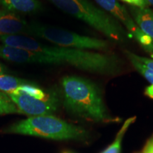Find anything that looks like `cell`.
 <instances>
[{"instance_id": "1", "label": "cell", "mask_w": 153, "mask_h": 153, "mask_svg": "<svg viewBox=\"0 0 153 153\" xmlns=\"http://www.w3.org/2000/svg\"><path fill=\"white\" fill-rule=\"evenodd\" d=\"M0 57L16 63L68 65L105 75L120 72V61L115 55L61 46H51L24 35L1 36Z\"/></svg>"}, {"instance_id": "2", "label": "cell", "mask_w": 153, "mask_h": 153, "mask_svg": "<svg viewBox=\"0 0 153 153\" xmlns=\"http://www.w3.org/2000/svg\"><path fill=\"white\" fill-rule=\"evenodd\" d=\"M65 107L70 114L96 122L109 121L100 89L90 80L78 76L62 78Z\"/></svg>"}, {"instance_id": "3", "label": "cell", "mask_w": 153, "mask_h": 153, "mask_svg": "<svg viewBox=\"0 0 153 153\" xmlns=\"http://www.w3.org/2000/svg\"><path fill=\"white\" fill-rule=\"evenodd\" d=\"M66 14L85 22L116 43H126L131 36L122 25L89 0H48Z\"/></svg>"}, {"instance_id": "4", "label": "cell", "mask_w": 153, "mask_h": 153, "mask_svg": "<svg viewBox=\"0 0 153 153\" xmlns=\"http://www.w3.org/2000/svg\"><path fill=\"white\" fill-rule=\"evenodd\" d=\"M6 132L53 140L77 139L85 135L83 128L53 115L30 116L11 125Z\"/></svg>"}, {"instance_id": "5", "label": "cell", "mask_w": 153, "mask_h": 153, "mask_svg": "<svg viewBox=\"0 0 153 153\" xmlns=\"http://www.w3.org/2000/svg\"><path fill=\"white\" fill-rule=\"evenodd\" d=\"M27 35L42 38L57 46L70 48L85 51H107L110 48V43L105 40L82 36L74 32L37 22L29 24Z\"/></svg>"}, {"instance_id": "6", "label": "cell", "mask_w": 153, "mask_h": 153, "mask_svg": "<svg viewBox=\"0 0 153 153\" xmlns=\"http://www.w3.org/2000/svg\"><path fill=\"white\" fill-rule=\"evenodd\" d=\"M19 112L27 116L52 115L59 106V97L56 91L49 90L43 96H34L19 90L9 94Z\"/></svg>"}, {"instance_id": "7", "label": "cell", "mask_w": 153, "mask_h": 153, "mask_svg": "<svg viewBox=\"0 0 153 153\" xmlns=\"http://www.w3.org/2000/svg\"><path fill=\"white\" fill-rule=\"evenodd\" d=\"M101 8L123 25L131 38H135L145 51L153 55V40L140 29L128 11L118 0H94Z\"/></svg>"}, {"instance_id": "8", "label": "cell", "mask_w": 153, "mask_h": 153, "mask_svg": "<svg viewBox=\"0 0 153 153\" xmlns=\"http://www.w3.org/2000/svg\"><path fill=\"white\" fill-rule=\"evenodd\" d=\"M29 24L13 11L0 10V36L28 34Z\"/></svg>"}, {"instance_id": "9", "label": "cell", "mask_w": 153, "mask_h": 153, "mask_svg": "<svg viewBox=\"0 0 153 153\" xmlns=\"http://www.w3.org/2000/svg\"><path fill=\"white\" fill-rule=\"evenodd\" d=\"M130 12L140 29L153 40V11L148 7H132Z\"/></svg>"}, {"instance_id": "10", "label": "cell", "mask_w": 153, "mask_h": 153, "mask_svg": "<svg viewBox=\"0 0 153 153\" xmlns=\"http://www.w3.org/2000/svg\"><path fill=\"white\" fill-rule=\"evenodd\" d=\"M4 9L21 13H35L43 9V5L38 0H0Z\"/></svg>"}, {"instance_id": "11", "label": "cell", "mask_w": 153, "mask_h": 153, "mask_svg": "<svg viewBox=\"0 0 153 153\" xmlns=\"http://www.w3.org/2000/svg\"><path fill=\"white\" fill-rule=\"evenodd\" d=\"M30 83H32V82L8 75L7 74H0V91L7 94H10L14 92L22 86Z\"/></svg>"}, {"instance_id": "12", "label": "cell", "mask_w": 153, "mask_h": 153, "mask_svg": "<svg viewBox=\"0 0 153 153\" xmlns=\"http://www.w3.org/2000/svg\"><path fill=\"white\" fill-rule=\"evenodd\" d=\"M135 119H136V117L135 116V117L129 118L128 119L126 120L125 123H123V126L121 127V128L118 131L114 142L101 153H120V148H121L122 140H123L124 135H125L127 130L128 129L129 126L135 122Z\"/></svg>"}, {"instance_id": "13", "label": "cell", "mask_w": 153, "mask_h": 153, "mask_svg": "<svg viewBox=\"0 0 153 153\" xmlns=\"http://www.w3.org/2000/svg\"><path fill=\"white\" fill-rule=\"evenodd\" d=\"M124 53L126 55V56L134 66V68L136 69L137 71L142 74L150 83L153 85V70L137 60L135 57V53L128 51H125Z\"/></svg>"}, {"instance_id": "14", "label": "cell", "mask_w": 153, "mask_h": 153, "mask_svg": "<svg viewBox=\"0 0 153 153\" xmlns=\"http://www.w3.org/2000/svg\"><path fill=\"white\" fill-rule=\"evenodd\" d=\"M19 111L9 94L0 91V115L19 114Z\"/></svg>"}, {"instance_id": "15", "label": "cell", "mask_w": 153, "mask_h": 153, "mask_svg": "<svg viewBox=\"0 0 153 153\" xmlns=\"http://www.w3.org/2000/svg\"><path fill=\"white\" fill-rule=\"evenodd\" d=\"M120 1L131 4L133 7H140V8L148 7V6L149 5L146 0H120Z\"/></svg>"}, {"instance_id": "16", "label": "cell", "mask_w": 153, "mask_h": 153, "mask_svg": "<svg viewBox=\"0 0 153 153\" xmlns=\"http://www.w3.org/2000/svg\"><path fill=\"white\" fill-rule=\"evenodd\" d=\"M135 57L139 61H140L141 62H143V64H145L147 67H148L149 68H150L151 70H153V60L150 58H147L145 57H141L139 55H135Z\"/></svg>"}, {"instance_id": "17", "label": "cell", "mask_w": 153, "mask_h": 153, "mask_svg": "<svg viewBox=\"0 0 153 153\" xmlns=\"http://www.w3.org/2000/svg\"><path fill=\"white\" fill-rule=\"evenodd\" d=\"M143 153H153V135L147 142Z\"/></svg>"}, {"instance_id": "18", "label": "cell", "mask_w": 153, "mask_h": 153, "mask_svg": "<svg viewBox=\"0 0 153 153\" xmlns=\"http://www.w3.org/2000/svg\"><path fill=\"white\" fill-rule=\"evenodd\" d=\"M145 93L148 97H150L151 99H153V85L148 86V87L145 89Z\"/></svg>"}, {"instance_id": "19", "label": "cell", "mask_w": 153, "mask_h": 153, "mask_svg": "<svg viewBox=\"0 0 153 153\" xmlns=\"http://www.w3.org/2000/svg\"><path fill=\"white\" fill-rule=\"evenodd\" d=\"M7 72H9L8 69L3 64L0 63V74H7Z\"/></svg>"}, {"instance_id": "20", "label": "cell", "mask_w": 153, "mask_h": 153, "mask_svg": "<svg viewBox=\"0 0 153 153\" xmlns=\"http://www.w3.org/2000/svg\"><path fill=\"white\" fill-rule=\"evenodd\" d=\"M147 2L148 3V4H150L153 6V0H146Z\"/></svg>"}, {"instance_id": "21", "label": "cell", "mask_w": 153, "mask_h": 153, "mask_svg": "<svg viewBox=\"0 0 153 153\" xmlns=\"http://www.w3.org/2000/svg\"><path fill=\"white\" fill-rule=\"evenodd\" d=\"M63 153H72V152H64Z\"/></svg>"}, {"instance_id": "22", "label": "cell", "mask_w": 153, "mask_h": 153, "mask_svg": "<svg viewBox=\"0 0 153 153\" xmlns=\"http://www.w3.org/2000/svg\"><path fill=\"white\" fill-rule=\"evenodd\" d=\"M0 4H1V1H0Z\"/></svg>"}]
</instances>
